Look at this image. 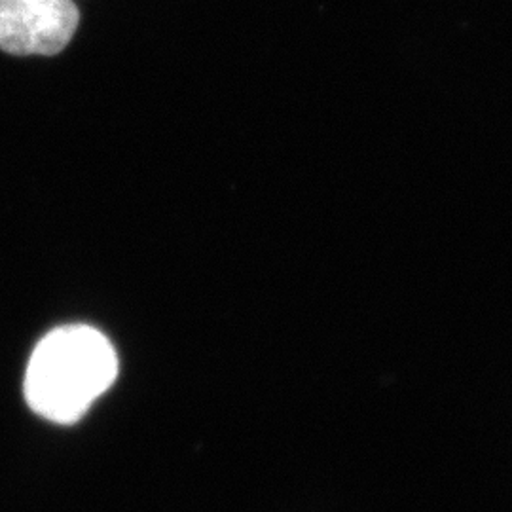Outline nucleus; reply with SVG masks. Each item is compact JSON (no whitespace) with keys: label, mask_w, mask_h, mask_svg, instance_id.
Returning a JSON list of instances; mask_svg holds the SVG:
<instances>
[{"label":"nucleus","mask_w":512,"mask_h":512,"mask_svg":"<svg viewBox=\"0 0 512 512\" xmlns=\"http://www.w3.org/2000/svg\"><path fill=\"white\" fill-rule=\"evenodd\" d=\"M116 374V351L99 330L61 327L46 334L33 351L25 397L38 416L73 423L109 389Z\"/></svg>","instance_id":"f257e3e1"},{"label":"nucleus","mask_w":512,"mask_h":512,"mask_svg":"<svg viewBox=\"0 0 512 512\" xmlns=\"http://www.w3.org/2000/svg\"><path fill=\"white\" fill-rule=\"evenodd\" d=\"M80 12L73 0H0V50L59 54L73 38Z\"/></svg>","instance_id":"f03ea898"}]
</instances>
